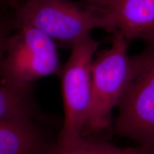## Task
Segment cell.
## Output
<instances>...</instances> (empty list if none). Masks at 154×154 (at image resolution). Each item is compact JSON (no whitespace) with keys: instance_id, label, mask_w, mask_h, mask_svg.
<instances>
[{"instance_id":"cell-1","label":"cell","mask_w":154,"mask_h":154,"mask_svg":"<svg viewBox=\"0 0 154 154\" xmlns=\"http://www.w3.org/2000/svg\"><path fill=\"white\" fill-rule=\"evenodd\" d=\"M131 74L127 40L116 31L111 47L98 54L92 63L91 103L84 136L111 126L113 111L124 97Z\"/></svg>"},{"instance_id":"cell-2","label":"cell","mask_w":154,"mask_h":154,"mask_svg":"<svg viewBox=\"0 0 154 154\" xmlns=\"http://www.w3.org/2000/svg\"><path fill=\"white\" fill-rule=\"evenodd\" d=\"M17 17L20 25L37 29L72 47L95 29L113 32L103 11L72 0H27L19 7Z\"/></svg>"},{"instance_id":"cell-3","label":"cell","mask_w":154,"mask_h":154,"mask_svg":"<svg viewBox=\"0 0 154 154\" xmlns=\"http://www.w3.org/2000/svg\"><path fill=\"white\" fill-rule=\"evenodd\" d=\"M0 69L2 84L28 93L34 82L60 73L61 68L52 38L37 29L20 25L17 33L7 38Z\"/></svg>"},{"instance_id":"cell-4","label":"cell","mask_w":154,"mask_h":154,"mask_svg":"<svg viewBox=\"0 0 154 154\" xmlns=\"http://www.w3.org/2000/svg\"><path fill=\"white\" fill-rule=\"evenodd\" d=\"M99 44L91 34L82 38L61 69L64 120L58 146H69L84 136L91 103L92 63Z\"/></svg>"},{"instance_id":"cell-5","label":"cell","mask_w":154,"mask_h":154,"mask_svg":"<svg viewBox=\"0 0 154 154\" xmlns=\"http://www.w3.org/2000/svg\"><path fill=\"white\" fill-rule=\"evenodd\" d=\"M129 85L119 103L114 131L123 137L154 147V44L131 57Z\"/></svg>"},{"instance_id":"cell-6","label":"cell","mask_w":154,"mask_h":154,"mask_svg":"<svg viewBox=\"0 0 154 154\" xmlns=\"http://www.w3.org/2000/svg\"><path fill=\"white\" fill-rule=\"evenodd\" d=\"M113 32L154 44V0H111L103 9Z\"/></svg>"},{"instance_id":"cell-7","label":"cell","mask_w":154,"mask_h":154,"mask_svg":"<svg viewBox=\"0 0 154 154\" xmlns=\"http://www.w3.org/2000/svg\"><path fill=\"white\" fill-rule=\"evenodd\" d=\"M43 136L32 121H0V154H44Z\"/></svg>"},{"instance_id":"cell-8","label":"cell","mask_w":154,"mask_h":154,"mask_svg":"<svg viewBox=\"0 0 154 154\" xmlns=\"http://www.w3.org/2000/svg\"><path fill=\"white\" fill-rule=\"evenodd\" d=\"M27 93L0 84V121H32Z\"/></svg>"},{"instance_id":"cell-9","label":"cell","mask_w":154,"mask_h":154,"mask_svg":"<svg viewBox=\"0 0 154 154\" xmlns=\"http://www.w3.org/2000/svg\"><path fill=\"white\" fill-rule=\"evenodd\" d=\"M44 154H149L142 149L124 148L103 140L91 139L83 136L74 143L57 149Z\"/></svg>"},{"instance_id":"cell-10","label":"cell","mask_w":154,"mask_h":154,"mask_svg":"<svg viewBox=\"0 0 154 154\" xmlns=\"http://www.w3.org/2000/svg\"><path fill=\"white\" fill-rule=\"evenodd\" d=\"M86 5L91 6L96 9H101L107 5L111 0H80Z\"/></svg>"},{"instance_id":"cell-11","label":"cell","mask_w":154,"mask_h":154,"mask_svg":"<svg viewBox=\"0 0 154 154\" xmlns=\"http://www.w3.org/2000/svg\"><path fill=\"white\" fill-rule=\"evenodd\" d=\"M7 38V37H6L5 32H4L0 26V62H1L4 54V51H5V43Z\"/></svg>"}]
</instances>
